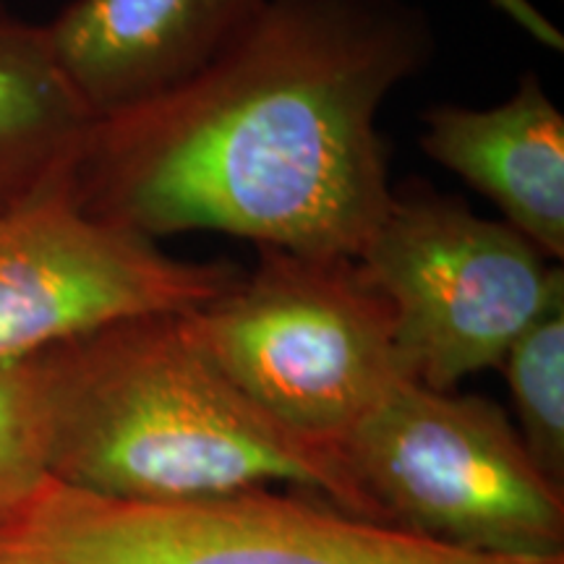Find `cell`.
<instances>
[{
    "mask_svg": "<svg viewBox=\"0 0 564 564\" xmlns=\"http://www.w3.org/2000/svg\"><path fill=\"white\" fill-rule=\"evenodd\" d=\"M434 51L405 0H267L192 79L95 121L70 188L158 243L212 230L356 259L392 196L377 116Z\"/></svg>",
    "mask_w": 564,
    "mask_h": 564,
    "instance_id": "obj_1",
    "label": "cell"
},
{
    "mask_svg": "<svg viewBox=\"0 0 564 564\" xmlns=\"http://www.w3.org/2000/svg\"><path fill=\"white\" fill-rule=\"evenodd\" d=\"M37 369L53 481L147 505L285 484L384 523L340 449L288 432L217 369L188 312L108 324Z\"/></svg>",
    "mask_w": 564,
    "mask_h": 564,
    "instance_id": "obj_2",
    "label": "cell"
},
{
    "mask_svg": "<svg viewBox=\"0 0 564 564\" xmlns=\"http://www.w3.org/2000/svg\"><path fill=\"white\" fill-rule=\"evenodd\" d=\"M188 322L253 405L335 449L394 384L411 379L392 306L352 257L259 246L257 264L188 312Z\"/></svg>",
    "mask_w": 564,
    "mask_h": 564,
    "instance_id": "obj_3",
    "label": "cell"
},
{
    "mask_svg": "<svg viewBox=\"0 0 564 564\" xmlns=\"http://www.w3.org/2000/svg\"><path fill=\"white\" fill-rule=\"evenodd\" d=\"M303 494L147 505L45 478L0 518V564H564L460 552Z\"/></svg>",
    "mask_w": 564,
    "mask_h": 564,
    "instance_id": "obj_4",
    "label": "cell"
},
{
    "mask_svg": "<svg viewBox=\"0 0 564 564\" xmlns=\"http://www.w3.org/2000/svg\"><path fill=\"white\" fill-rule=\"evenodd\" d=\"M340 453L387 525L470 554L564 560V486L491 400L403 379Z\"/></svg>",
    "mask_w": 564,
    "mask_h": 564,
    "instance_id": "obj_5",
    "label": "cell"
},
{
    "mask_svg": "<svg viewBox=\"0 0 564 564\" xmlns=\"http://www.w3.org/2000/svg\"><path fill=\"white\" fill-rule=\"evenodd\" d=\"M356 259L392 306L405 373L429 390L453 392L470 373L499 369L564 299L562 264L426 183L392 188Z\"/></svg>",
    "mask_w": 564,
    "mask_h": 564,
    "instance_id": "obj_6",
    "label": "cell"
},
{
    "mask_svg": "<svg viewBox=\"0 0 564 564\" xmlns=\"http://www.w3.org/2000/svg\"><path fill=\"white\" fill-rule=\"evenodd\" d=\"M241 274L89 215L63 178L0 207V369L131 316L196 312Z\"/></svg>",
    "mask_w": 564,
    "mask_h": 564,
    "instance_id": "obj_7",
    "label": "cell"
},
{
    "mask_svg": "<svg viewBox=\"0 0 564 564\" xmlns=\"http://www.w3.org/2000/svg\"><path fill=\"white\" fill-rule=\"evenodd\" d=\"M267 0H70L45 24L95 118L165 95L207 68Z\"/></svg>",
    "mask_w": 564,
    "mask_h": 564,
    "instance_id": "obj_8",
    "label": "cell"
},
{
    "mask_svg": "<svg viewBox=\"0 0 564 564\" xmlns=\"http://www.w3.org/2000/svg\"><path fill=\"white\" fill-rule=\"evenodd\" d=\"M421 150L497 204L546 259L564 257V116L535 74L494 108L436 105Z\"/></svg>",
    "mask_w": 564,
    "mask_h": 564,
    "instance_id": "obj_9",
    "label": "cell"
},
{
    "mask_svg": "<svg viewBox=\"0 0 564 564\" xmlns=\"http://www.w3.org/2000/svg\"><path fill=\"white\" fill-rule=\"evenodd\" d=\"M95 121L45 24L0 9V207L70 178Z\"/></svg>",
    "mask_w": 564,
    "mask_h": 564,
    "instance_id": "obj_10",
    "label": "cell"
},
{
    "mask_svg": "<svg viewBox=\"0 0 564 564\" xmlns=\"http://www.w3.org/2000/svg\"><path fill=\"white\" fill-rule=\"evenodd\" d=\"M499 369L528 455L546 478L564 486V299L512 343Z\"/></svg>",
    "mask_w": 564,
    "mask_h": 564,
    "instance_id": "obj_11",
    "label": "cell"
},
{
    "mask_svg": "<svg viewBox=\"0 0 564 564\" xmlns=\"http://www.w3.org/2000/svg\"><path fill=\"white\" fill-rule=\"evenodd\" d=\"M47 476L45 405L37 358L0 369V518Z\"/></svg>",
    "mask_w": 564,
    "mask_h": 564,
    "instance_id": "obj_12",
    "label": "cell"
}]
</instances>
